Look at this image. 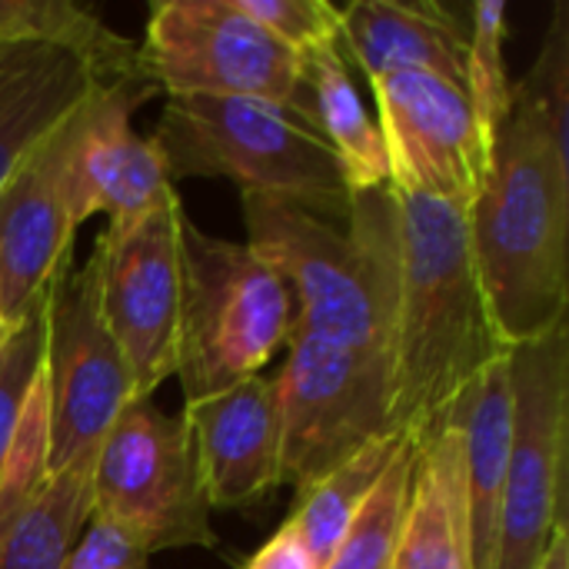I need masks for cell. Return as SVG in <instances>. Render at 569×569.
I'll return each instance as SVG.
<instances>
[{"label":"cell","mask_w":569,"mask_h":569,"mask_svg":"<svg viewBox=\"0 0 569 569\" xmlns=\"http://www.w3.org/2000/svg\"><path fill=\"white\" fill-rule=\"evenodd\" d=\"M503 353L470 250V210L397 193L393 430L423 443L463 387Z\"/></svg>","instance_id":"6da1fadb"},{"label":"cell","mask_w":569,"mask_h":569,"mask_svg":"<svg viewBox=\"0 0 569 569\" xmlns=\"http://www.w3.org/2000/svg\"><path fill=\"white\" fill-rule=\"evenodd\" d=\"M470 250L507 350L569 323V150L517 100L470 207Z\"/></svg>","instance_id":"7a4b0ae2"},{"label":"cell","mask_w":569,"mask_h":569,"mask_svg":"<svg viewBox=\"0 0 569 569\" xmlns=\"http://www.w3.org/2000/svg\"><path fill=\"white\" fill-rule=\"evenodd\" d=\"M247 247L283 280L293 330L390 353L397 290V193H353L350 220L333 223L303 203L240 193Z\"/></svg>","instance_id":"3957f363"},{"label":"cell","mask_w":569,"mask_h":569,"mask_svg":"<svg viewBox=\"0 0 569 569\" xmlns=\"http://www.w3.org/2000/svg\"><path fill=\"white\" fill-rule=\"evenodd\" d=\"M170 183L227 177L240 193H270L347 223L353 193L317 127L293 107L257 97H167L153 130Z\"/></svg>","instance_id":"277c9868"},{"label":"cell","mask_w":569,"mask_h":569,"mask_svg":"<svg viewBox=\"0 0 569 569\" xmlns=\"http://www.w3.org/2000/svg\"><path fill=\"white\" fill-rule=\"evenodd\" d=\"M293 300L283 280L247 247L180 223V330L177 380L183 403L213 397L287 347Z\"/></svg>","instance_id":"5b68a950"},{"label":"cell","mask_w":569,"mask_h":569,"mask_svg":"<svg viewBox=\"0 0 569 569\" xmlns=\"http://www.w3.org/2000/svg\"><path fill=\"white\" fill-rule=\"evenodd\" d=\"M280 413V473L297 490L317 483L367 443L393 430L390 353L290 330L273 377Z\"/></svg>","instance_id":"8992f818"},{"label":"cell","mask_w":569,"mask_h":569,"mask_svg":"<svg viewBox=\"0 0 569 569\" xmlns=\"http://www.w3.org/2000/svg\"><path fill=\"white\" fill-rule=\"evenodd\" d=\"M93 517L120 527L150 557L180 547H217L193 433L183 413L130 400L93 460Z\"/></svg>","instance_id":"52a82bcc"},{"label":"cell","mask_w":569,"mask_h":569,"mask_svg":"<svg viewBox=\"0 0 569 569\" xmlns=\"http://www.w3.org/2000/svg\"><path fill=\"white\" fill-rule=\"evenodd\" d=\"M513 447L493 569H540L567 523L569 323L510 350Z\"/></svg>","instance_id":"ba28073f"},{"label":"cell","mask_w":569,"mask_h":569,"mask_svg":"<svg viewBox=\"0 0 569 569\" xmlns=\"http://www.w3.org/2000/svg\"><path fill=\"white\" fill-rule=\"evenodd\" d=\"M137 47L140 70L167 97H257L297 110L300 53L247 17L237 0H157Z\"/></svg>","instance_id":"9c48e42d"},{"label":"cell","mask_w":569,"mask_h":569,"mask_svg":"<svg viewBox=\"0 0 569 569\" xmlns=\"http://www.w3.org/2000/svg\"><path fill=\"white\" fill-rule=\"evenodd\" d=\"M47 473L93 453L117 413L133 400L127 363L103 323L100 267L90 253L80 267L70 260L47 290Z\"/></svg>","instance_id":"30bf717a"},{"label":"cell","mask_w":569,"mask_h":569,"mask_svg":"<svg viewBox=\"0 0 569 569\" xmlns=\"http://www.w3.org/2000/svg\"><path fill=\"white\" fill-rule=\"evenodd\" d=\"M183 217L173 190L140 220L107 227L90 250L100 267L103 323L127 363L133 400H153L177 373Z\"/></svg>","instance_id":"8fae6325"},{"label":"cell","mask_w":569,"mask_h":569,"mask_svg":"<svg viewBox=\"0 0 569 569\" xmlns=\"http://www.w3.org/2000/svg\"><path fill=\"white\" fill-rule=\"evenodd\" d=\"M370 90L390 187L470 210L490 177L497 140L483 133L463 87L403 70L370 80Z\"/></svg>","instance_id":"7c38bea8"},{"label":"cell","mask_w":569,"mask_h":569,"mask_svg":"<svg viewBox=\"0 0 569 569\" xmlns=\"http://www.w3.org/2000/svg\"><path fill=\"white\" fill-rule=\"evenodd\" d=\"M93 453L47 473L43 370L30 390L3 480L0 569H60L93 517Z\"/></svg>","instance_id":"4fadbf2b"},{"label":"cell","mask_w":569,"mask_h":569,"mask_svg":"<svg viewBox=\"0 0 569 569\" xmlns=\"http://www.w3.org/2000/svg\"><path fill=\"white\" fill-rule=\"evenodd\" d=\"M210 510H240L283 483L273 377L253 373L213 397L183 403Z\"/></svg>","instance_id":"5bb4252c"},{"label":"cell","mask_w":569,"mask_h":569,"mask_svg":"<svg viewBox=\"0 0 569 569\" xmlns=\"http://www.w3.org/2000/svg\"><path fill=\"white\" fill-rule=\"evenodd\" d=\"M73 223L60 180V123L27 150L0 187V310L30 313L73 257Z\"/></svg>","instance_id":"9a60e30c"},{"label":"cell","mask_w":569,"mask_h":569,"mask_svg":"<svg viewBox=\"0 0 569 569\" xmlns=\"http://www.w3.org/2000/svg\"><path fill=\"white\" fill-rule=\"evenodd\" d=\"M467 27L433 0H353L340 7V50L367 80L420 70L463 87Z\"/></svg>","instance_id":"2e32d148"},{"label":"cell","mask_w":569,"mask_h":569,"mask_svg":"<svg viewBox=\"0 0 569 569\" xmlns=\"http://www.w3.org/2000/svg\"><path fill=\"white\" fill-rule=\"evenodd\" d=\"M160 87L140 70L117 83H97L63 120H60V180L73 230L90 217L107 213L110 197L123 177L133 133V113Z\"/></svg>","instance_id":"e0dca14e"},{"label":"cell","mask_w":569,"mask_h":569,"mask_svg":"<svg viewBox=\"0 0 569 569\" xmlns=\"http://www.w3.org/2000/svg\"><path fill=\"white\" fill-rule=\"evenodd\" d=\"M443 420L457 427L463 443L473 569H493L500 503H503V483H507L510 447H513L510 353L487 363L450 403Z\"/></svg>","instance_id":"ac0fdd59"},{"label":"cell","mask_w":569,"mask_h":569,"mask_svg":"<svg viewBox=\"0 0 569 569\" xmlns=\"http://www.w3.org/2000/svg\"><path fill=\"white\" fill-rule=\"evenodd\" d=\"M393 569H473L463 443L447 420L417 443Z\"/></svg>","instance_id":"d6986e66"},{"label":"cell","mask_w":569,"mask_h":569,"mask_svg":"<svg viewBox=\"0 0 569 569\" xmlns=\"http://www.w3.org/2000/svg\"><path fill=\"white\" fill-rule=\"evenodd\" d=\"M93 70L70 50L43 43L0 47V187L90 90Z\"/></svg>","instance_id":"ffe728a7"},{"label":"cell","mask_w":569,"mask_h":569,"mask_svg":"<svg viewBox=\"0 0 569 569\" xmlns=\"http://www.w3.org/2000/svg\"><path fill=\"white\" fill-rule=\"evenodd\" d=\"M297 113H303L317 127V133L330 143V150L343 167L350 193H363L390 183L380 130L357 93L340 40L300 53Z\"/></svg>","instance_id":"44dd1931"},{"label":"cell","mask_w":569,"mask_h":569,"mask_svg":"<svg viewBox=\"0 0 569 569\" xmlns=\"http://www.w3.org/2000/svg\"><path fill=\"white\" fill-rule=\"evenodd\" d=\"M43 43L77 53L97 83L140 73V47L73 0H0V47Z\"/></svg>","instance_id":"7402d4cb"},{"label":"cell","mask_w":569,"mask_h":569,"mask_svg":"<svg viewBox=\"0 0 569 569\" xmlns=\"http://www.w3.org/2000/svg\"><path fill=\"white\" fill-rule=\"evenodd\" d=\"M407 440H410L407 433L380 437V440L367 443L363 450H357L340 467H333L317 483L297 490L287 527H293L300 533V540L307 543L317 567L323 569L330 563L347 527L353 523V517L360 513V507L373 493L377 480L383 477V470L390 467V460L397 457V450Z\"/></svg>","instance_id":"603a6c76"},{"label":"cell","mask_w":569,"mask_h":569,"mask_svg":"<svg viewBox=\"0 0 569 569\" xmlns=\"http://www.w3.org/2000/svg\"><path fill=\"white\" fill-rule=\"evenodd\" d=\"M417 463V443L407 440L383 477L377 480L373 493L347 527L343 540L337 543L330 563L323 569H393L400 550V530L410 500V480Z\"/></svg>","instance_id":"cb8c5ba5"},{"label":"cell","mask_w":569,"mask_h":569,"mask_svg":"<svg viewBox=\"0 0 569 569\" xmlns=\"http://www.w3.org/2000/svg\"><path fill=\"white\" fill-rule=\"evenodd\" d=\"M470 43H467V73L463 93L490 140L503 127L510 113L513 83L507 77L503 43H507V3L503 0H480L470 7Z\"/></svg>","instance_id":"d4e9b609"},{"label":"cell","mask_w":569,"mask_h":569,"mask_svg":"<svg viewBox=\"0 0 569 569\" xmlns=\"http://www.w3.org/2000/svg\"><path fill=\"white\" fill-rule=\"evenodd\" d=\"M43 350H47V297L30 313L7 323L0 337V480H3V470L17 440L30 390L43 370Z\"/></svg>","instance_id":"484cf974"},{"label":"cell","mask_w":569,"mask_h":569,"mask_svg":"<svg viewBox=\"0 0 569 569\" xmlns=\"http://www.w3.org/2000/svg\"><path fill=\"white\" fill-rule=\"evenodd\" d=\"M510 100L530 110L550 140L569 150V3L557 0L533 67L513 83Z\"/></svg>","instance_id":"4316f807"},{"label":"cell","mask_w":569,"mask_h":569,"mask_svg":"<svg viewBox=\"0 0 569 569\" xmlns=\"http://www.w3.org/2000/svg\"><path fill=\"white\" fill-rule=\"evenodd\" d=\"M267 33L293 53H307L340 40V7L327 0H237Z\"/></svg>","instance_id":"83f0119b"},{"label":"cell","mask_w":569,"mask_h":569,"mask_svg":"<svg viewBox=\"0 0 569 569\" xmlns=\"http://www.w3.org/2000/svg\"><path fill=\"white\" fill-rule=\"evenodd\" d=\"M60 569H153L150 567V553L127 537L120 527L90 517L83 537L77 540V547L70 550V557L63 560Z\"/></svg>","instance_id":"f1b7e54d"},{"label":"cell","mask_w":569,"mask_h":569,"mask_svg":"<svg viewBox=\"0 0 569 569\" xmlns=\"http://www.w3.org/2000/svg\"><path fill=\"white\" fill-rule=\"evenodd\" d=\"M243 569H320L317 560L310 557L307 543L300 540V533L293 527H280L247 563Z\"/></svg>","instance_id":"f546056e"},{"label":"cell","mask_w":569,"mask_h":569,"mask_svg":"<svg viewBox=\"0 0 569 569\" xmlns=\"http://www.w3.org/2000/svg\"><path fill=\"white\" fill-rule=\"evenodd\" d=\"M540 569H569V527H557V533H553V540H550V547H547V553H543V563Z\"/></svg>","instance_id":"4dcf8cb0"},{"label":"cell","mask_w":569,"mask_h":569,"mask_svg":"<svg viewBox=\"0 0 569 569\" xmlns=\"http://www.w3.org/2000/svg\"><path fill=\"white\" fill-rule=\"evenodd\" d=\"M3 330H7V320H3V310H0V337H3Z\"/></svg>","instance_id":"1f68e13d"}]
</instances>
